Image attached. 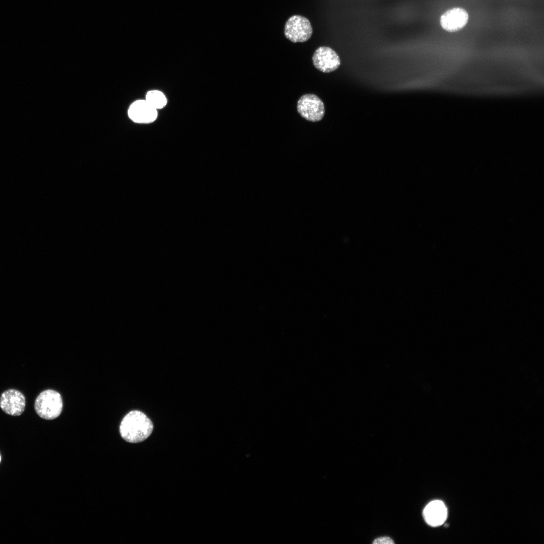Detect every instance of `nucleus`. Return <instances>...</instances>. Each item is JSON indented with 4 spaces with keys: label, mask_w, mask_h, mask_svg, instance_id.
<instances>
[{
    "label": "nucleus",
    "mask_w": 544,
    "mask_h": 544,
    "mask_svg": "<svg viewBox=\"0 0 544 544\" xmlns=\"http://www.w3.org/2000/svg\"><path fill=\"white\" fill-rule=\"evenodd\" d=\"M154 426L151 420L140 411H131L122 419L119 426L121 437L135 443L144 441L152 434Z\"/></svg>",
    "instance_id": "1"
},
{
    "label": "nucleus",
    "mask_w": 544,
    "mask_h": 544,
    "mask_svg": "<svg viewBox=\"0 0 544 544\" xmlns=\"http://www.w3.org/2000/svg\"><path fill=\"white\" fill-rule=\"evenodd\" d=\"M63 402L60 394L54 390L42 391L36 397L34 409L37 415L45 420L58 417L62 410Z\"/></svg>",
    "instance_id": "2"
},
{
    "label": "nucleus",
    "mask_w": 544,
    "mask_h": 544,
    "mask_svg": "<svg viewBox=\"0 0 544 544\" xmlns=\"http://www.w3.org/2000/svg\"><path fill=\"white\" fill-rule=\"evenodd\" d=\"M312 32L310 22L308 19L302 16H292L285 25L284 34L286 37L294 43L307 41L311 37Z\"/></svg>",
    "instance_id": "3"
},
{
    "label": "nucleus",
    "mask_w": 544,
    "mask_h": 544,
    "mask_svg": "<svg viewBox=\"0 0 544 544\" xmlns=\"http://www.w3.org/2000/svg\"><path fill=\"white\" fill-rule=\"evenodd\" d=\"M297 111L305 119L317 122L321 120L325 114V107L322 100L316 95L312 94L302 96L297 102Z\"/></svg>",
    "instance_id": "4"
},
{
    "label": "nucleus",
    "mask_w": 544,
    "mask_h": 544,
    "mask_svg": "<svg viewBox=\"0 0 544 544\" xmlns=\"http://www.w3.org/2000/svg\"><path fill=\"white\" fill-rule=\"evenodd\" d=\"M127 114L129 119L137 124H150L154 122L158 117V110L145 99L132 102L127 108Z\"/></svg>",
    "instance_id": "5"
},
{
    "label": "nucleus",
    "mask_w": 544,
    "mask_h": 544,
    "mask_svg": "<svg viewBox=\"0 0 544 544\" xmlns=\"http://www.w3.org/2000/svg\"><path fill=\"white\" fill-rule=\"evenodd\" d=\"M314 66L323 73H330L337 70L341 60L337 54L331 48L321 46L316 49L313 56Z\"/></svg>",
    "instance_id": "6"
},
{
    "label": "nucleus",
    "mask_w": 544,
    "mask_h": 544,
    "mask_svg": "<svg viewBox=\"0 0 544 544\" xmlns=\"http://www.w3.org/2000/svg\"><path fill=\"white\" fill-rule=\"evenodd\" d=\"M25 398L20 391L10 389L4 391L0 397V407L7 414L17 416L24 411Z\"/></svg>",
    "instance_id": "7"
},
{
    "label": "nucleus",
    "mask_w": 544,
    "mask_h": 544,
    "mask_svg": "<svg viewBox=\"0 0 544 544\" xmlns=\"http://www.w3.org/2000/svg\"><path fill=\"white\" fill-rule=\"evenodd\" d=\"M468 20L467 12L461 8H454L446 11L440 17L441 27L448 32L457 31L463 28Z\"/></svg>",
    "instance_id": "8"
},
{
    "label": "nucleus",
    "mask_w": 544,
    "mask_h": 544,
    "mask_svg": "<svg viewBox=\"0 0 544 544\" xmlns=\"http://www.w3.org/2000/svg\"><path fill=\"white\" fill-rule=\"evenodd\" d=\"M426 522L432 526L442 525L447 516V510L443 502L434 500L429 503L423 511Z\"/></svg>",
    "instance_id": "9"
},
{
    "label": "nucleus",
    "mask_w": 544,
    "mask_h": 544,
    "mask_svg": "<svg viewBox=\"0 0 544 544\" xmlns=\"http://www.w3.org/2000/svg\"><path fill=\"white\" fill-rule=\"evenodd\" d=\"M145 100L157 110L164 108L168 102L166 95L162 91L156 89L148 91Z\"/></svg>",
    "instance_id": "10"
},
{
    "label": "nucleus",
    "mask_w": 544,
    "mask_h": 544,
    "mask_svg": "<svg viewBox=\"0 0 544 544\" xmlns=\"http://www.w3.org/2000/svg\"><path fill=\"white\" fill-rule=\"evenodd\" d=\"M374 544H393V540L387 536L380 537L376 538L373 542Z\"/></svg>",
    "instance_id": "11"
},
{
    "label": "nucleus",
    "mask_w": 544,
    "mask_h": 544,
    "mask_svg": "<svg viewBox=\"0 0 544 544\" xmlns=\"http://www.w3.org/2000/svg\"><path fill=\"white\" fill-rule=\"evenodd\" d=\"M0 461H1V455H0Z\"/></svg>",
    "instance_id": "12"
}]
</instances>
